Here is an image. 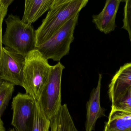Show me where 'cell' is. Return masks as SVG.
<instances>
[{
  "instance_id": "6da1fadb",
  "label": "cell",
  "mask_w": 131,
  "mask_h": 131,
  "mask_svg": "<svg viewBox=\"0 0 131 131\" xmlns=\"http://www.w3.org/2000/svg\"><path fill=\"white\" fill-rule=\"evenodd\" d=\"M37 50L25 57L22 86L26 94L38 101L50 75L52 66Z\"/></svg>"
},
{
  "instance_id": "7a4b0ae2",
  "label": "cell",
  "mask_w": 131,
  "mask_h": 131,
  "mask_svg": "<svg viewBox=\"0 0 131 131\" xmlns=\"http://www.w3.org/2000/svg\"><path fill=\"white\" fill-rule=\"evenodd\" d=\"M6 30L2 44L25 57L36 49L35 30L31 24L25 23L18 16L10 15L5 20Z\"/></svg>"
},
{
  "instance_id": "3957f363",
  "label": "cell",
  "mask_w": 131,
  "mask_h": 131,
  "mask_svg": "<svg viewBox=\"0 0 131 131\" xmlns=\"http://www.w3.org/2000/svg\"><path fill=\"white\" fill-rule=\"evenodd\" d=\"M89 0H73L51 8L35 30L36 48L49 40L68 20L79 14Z\"/></svg>"
},
{
  "instance_id": "277c9868",
  "label": "cell",
  "mask_w": 131,
  "mask_h": 131,
  "mask_svg": "<svg viewBox=\"0 0 131 131\" xmlns=\"http://www.w3.org/2000/svg\"><path fill=\"white\" fill-rule=\"evenodd\" d=\"M79 15L68 20L49 40L36 48L45 58L60 61L69 53L70 45L74 39Z\"/></svg>"
},
{
  "instance_id": "5b68a950",
  "label": "cell",
  "mask_w": 131,
  "mask_h": 131,
  "mask_svg": "<svg viewBox=\"0 0 131 131\" xmlns=\"http://www.w3.org/2000/svg\"><path fill=\"white\" fill-rule=\"evenodd\" d=\"M64 68L60 62L52 66L47 82L39 99L36 101L50 121L57 115L62 105L61 78Z\"/></svg>"
},
{
  "instance_id": "8992f818",
  "label": "cell",
  "mask_w": 131,
  "mask_h": 131,
  "mask_svg": "<svg viewBox=\"0 0 131 131\" xmlns=\"http://www.w3.org/2000/svg\"><path fill=\"white\" fill-rule=\"evenodd\" d=\"M12 125L18 131H32L36 111V101L27 94L19 93L12 100Z\"/></svg>"
},
{
  "instance_id": "52a82bcc",
  "label": "cell",
  "mask_w": 131,
  "mask_h": 131,
  "mask_svg": "<svg viewBox=\"0 0 131 131\" xmlns=\"http://www.w3.org/2000/svg\"><path fill=\"white\" fill-rule=\"evenodd\" d=\"M25 58L7 47H3L0 78L14 85L22 86Z\"/></svg>"
},
{
  "instance_id": "ba28073f",
  "label": "cell",
  "mask_w": 131,
  "mask_h": 131,
  "mask_svg": "<svg viewBox=\"0 0 131 131\" xmlns=\"http://www.w3.org/2000/svg\"><path fill=\"white\" fill-rule=\"evenodd\" d=\"M108 93L111 111L131 113V73L113 77Z\"/></svg>"
},
{
  "instance_id": "9c48e42d",
  "label": "cell",
  "mask_w": 131,
  "mask_h": 131,
  "mask_svg": "<svg viewBox=\"0 0 131 131\" xmlns=\"http://www.w3.org/2000/svg\"><path fill=\"white\" fill-rule=\"evenodd\" d=\"M121 2L120 0H106L102 11L92 17V21L101 32L108 34L114 30L115 19Z\"/></svg>"
},
{
  "instance_id": "30bf717a",
  "label": "cell",
  "mask_w": 131,
  "mask_h": 131,
  "mask_svg": "<svg viewBox=\"0 0 131 131\" xmlns=\"http://www.w3.org/2000/svg\"><path fill=\"white\" fill-rule=\"evenodd\" d=\"M102 79V75L99 74L97 85L92 91L89 100L87 102L85 131L94 130L98 119L105 116V110L101 107L100 104Z\"/></svg>"
},
{
  "instance_id": "8fae6325",
  "label": "cell",
  "mask_w": 131,
  "mask_h": 131,
  "mask_svg": "<svg viewBox=\"0 0 131 131\" xmlns=\"http://www.w3.org/2000/svg\"><path fill=\"white\" fill-rule=\"evenodd\" d=\"M53 0H25L24 11L22 20L33 24L50 9Z\"/></svg>"
},
{
  "instance_id": "7c38bea8",
  "label": "cell",
  "mask_w": 131,
  "mask_h": 131,
  "mask_svg": "<svg viewBox=\"0 0 131 131\" xmlns=\"http://www.w3.org/2000/svg\"><path fill=\"white\" fill-rule=\"evenodd\" d=\"M103 131H131V113L111 111Z\"/></svg>"
},
{
  "instance_id": "4fadbf2b",
  "label": "cell",
  "mask_w": 131,
  "mask_h": 131,
  "mask_svg": "<svg viewBox=\"0 0 131 131\" xmlns=\"http://www.w3.org/2000/svg\"><path fill=\"white\" fill-rule=\"evenodd\" d=\"M14 91V85L8 82H3L0 88V117L6 109Z\"/></svg>"
},
{
  "instance_id": "5bb4252c",
  "label": "cell",
  "mask_w": 131,
  "mask_h": 131,
  "mask_svg": "<svg viewBox=\"0 0 131 131\" xmlns=\"http://www.w3.org/2000/svg\"><path fill=\"white\" fill-rule=\"evenodd\" d=\"M36 111L32 131H47L50 128V122L46 117L36 101Z\"/></svg>"
},
{
  "instance_id": "9a60e30c",
  "label": "cell",
  "mask_w": 131,
  "mask_h": 131,
  "mask_svg": "<svg viewBox=\"0 0 131 131\" xmlns=\"http://www.w3.org/2000/svg\"><path fill=\"white\" fill-rule=\"evenodd\" d=\"M122 28L128 32L131 43V0H125Z\"/></svg>"
},
{
  "instance_id": "2e32d148",
  "label": "cell",
  "mask_w": 131,
  "mask_h": 131,
  "mask_svg": "<svg viewBox=\"0 0 131 131\" xmlns=\"http://www.w3.org/2000/svg\"><path fill=\"white\" fill-rule=\"evenodd\" d=\"M8 8L3 5L2 4H0V65H1V60L2 51V25L4 18L5 17Z\"/></svg>"
},
{
  "instance_id": "e0dca14e",
  "label": "cell",
  "mask_w": 131,
  "mask_h": 131,
  "mask_svg": "<svg viewBox=\"0 0 131 131\" xmlns=\"http://www.w3.org/2000/svg\"><path fill=\"white\" fill-rule=\"evenodd\" d=\"M73 0H53L51 5V8H53L71 1Z\"/></svg>"
},
{
  "instance_id": "ac0fdd59",
  "label": "cell",
  "mask_w": 131,
  "mask_h": 131,
  "mask_svg": "<svg viewBox=\"0 0 131 131\" xmlns=\"http://www.w3.org/2000/svg\"><path fill=\"white\" fill-rule=\"evenodd\" d=\"M14 1V0H3L1 4H2L5 7H8V6L13 2Z\"/></svg>"
},
{
  "instance_id": "d6986e66",
  "label": "cell",
  "mask_w": 131,
  "mask_h": 131,
  "mask_svg": "<svg viewBox=\"0 0 131 131\" xmlns=\"http://www.w3.org/2000/svg\"><path fill=\"white\" fill-rule=\"evenodd\" d=\"M0 131H6L5 128L4 127V123L0 117Z\"/></svg>"
},
{
  "instance_id": "ffe728a7",
  "label": "cell",
  "mask_w": 131,
  "mask_h": 131,
  "mask_svg": "<svg viewBox=\"0 0 131 131\" xmlns=\"http://www.w3.org/2000/svg\"><path fill=\"white\" fill-rule=\"evenodd\" d=\"M3 81L0 78V88H1V86L2 84V82H3Z\"/></svg>"
},
{
  "instance_id": "44dd1931",
  "label": "cell",
  "mask_w": 131,
  "mask_h": 131,
  "mask_svg": "<svg viewBox=\"0 0 131 131\" xmlns=\"http://www.w3.org/2000/svg\"><path fill=\"white\" fill-rule=\"evenodd\" d=\"M10 131H18L17 130H16L15 128H12V129L10 130Z\"/></svg>"
},
{
  "instance_id": "7402d4cb",
  "label": "cell",
  "mask_w": 131,
  "mask_h": 131,
  "mask_svg": "<svg viewBox=\"0 0 131 131\" xmlns=\"http://www.w3.org/2000/svg\"><path fill=\"white\" fill-rule=\"evenodd\" d=\"M121 1V2H125V0H120Z\"/></svg>"
},
{
  "instance_id": "603a6c76",
  "label": "cell",
  "mask_w": 131,
  "mask_h": 131,
  "mask_svg": "<svg viewBox=\"0 0 131 131\" xmlns=\"http://www.w3.org/2000/svg\"><path fill=\"white\" fill-rule=\"evenodd\" d=\"M2 1H3V0H0V4H1Z\"/></svg>"
},
{
  "instance_id": "cb8c5ba5",
  "label": "cell",
  "mask_w": 131,
  "mask_h": 131,
  "mask_svg": "<svg viewBox=\"0 0 131 131\" xmlns=\"http://www.w3.org/2000/svg\"><path fill=\"white\" fill-rule=\"evenodd\" d=\"M50 129H48V130H47V131H50V130H50Z\"/></svg>"
}]
</instances>
